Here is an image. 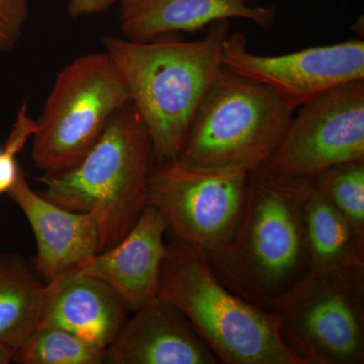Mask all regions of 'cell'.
<instances>
[{
    "mask_svg": "<svg viewBox=\"0 0 364 364\" xmlns=\"http://www.w3.org/2000/svg\"><path fill=\"white\" fill-rule=\"evenodd\" d=\"M36 131L37 122L28 116V105L23 104L16 114L4 148L0 149V195L7 193L16 182L21 169L16 163V155L23 149Z\"/></svg>",
    "mask_w": 364,
    "mask_h": 364,
    "instance_id": "obj_20",
    "label": "cell"
},
{
    "mask_svg": "<svg viewBox=\"0 0 364 364\" xmlns=\"http://www.w3.org/2000/svg\"><path fill=\"white\" fill-rule=\"evenodd\" d=\"M107 350L55 327H37L16 349L18 364H102Z\"/></svg>",
    "mask_w": 364,
    "mask_h": 364,
    "instance_id": "obj_18",
    "label": "cell"
},
{
    "mask_svg": "<svg viewBox=\"0 0 364 364\" xmlns=\"http://www.w3.org/2000/svg\"><path fill=\"white\" fill-rule=\"evenodd\" d=\"M152 159L149 133L131 102L112 117L77 165L43 177L40 195L67 210L92 215L104 251L130 232L147 207Z\"/></svg>",
    "mask_w": 364,
    "mask_h": 364,
    "instance_id": "obj_3",
    "label": "cell"
},
{
    "mask_svg": "<svg viewBox=\"0 0 364 364\" xmlns=\"http://www.w3.org/2000/svg\"><path fill=\"white\" fill-rule=\"evenodd\" d=\"M158 163L148 179L147 205L161 214L167 231L203 253L224 246L240 221L250 171Z\"/></svg>",
    "mask_w": 364,
    "mask_h": 364,
    "instance_id": "obj_8",
    "label": "cell"
},
{
    "mask_svg": "<svg viewBox=\"0 0 364 364\" xmlns=\"http://www.w3.org/2000/svg\"><path fill=\"white\" fill-rule=\"evenodd\" d=\"M121 0H69L68 13L73 18L104 13Z\"/></svg>",
    "mask_w": 364,
    "mask_h": 364,
    "instance_id": "obj_22",
    "label": "cell"
},
{
    "mask_svg": "<svg viewBox=\"0 0 364 364\" xmlns=\"http://www.w3.org/2000/svg\"><path fill=\"white\" fill-rule=\"evenodd\" d=\"M7 195L32 227L38 246L32 267L46 284L102 252L97 220L90 214L67 210L36 193L23 170Z\"/></svg>",
    "mask_w": 364,
    "mask_h": 364,
    "instance_id": "obj_11",
    "label": "cell"
},
{
    "mask_svg": "<svg viewBox=\"0 0 364 364\" xmlns=\"http://www.w3.org/2000/svg\"><path fill=\"white\" fill-rule=\"evenodd\" d=\"M28 14V0H0V54L18 42Z\"/></svg>",
    "mask_w": 364,
    "mask_h": 364,
    "instance_id": "obj_21",
    "label": "cell"
},
{
    "mask_svg": "<svg viewBox=\"0 0 364 364\" xmlns=\"http://www.w3.org/2000/svg\"><path fill=\"white\" fill-rule=\"evenodd\" d=\"M222 63L227 70L264 86L294 112L337 86L364 80V42L351 40L264 56L249 51L244 36L234 33L223 45Z\"/></svg>",
    "mask_w": 364,
    "mask_h": 364,
    "instance_id": "obj_10",
    "label": "cell"
},
{
    "mask_svg": "<svg viewBox=\"0 0 364 364\" xmlns=\"http://www.w3.org/2000/svg\"><path fill=\"white\" fill-rule=\"evenodd\" d=\"M130 93L107 52L72 60L59 72L33 134L32 159L45 176L77 165Z\"/></svg>",
    "mask_w": 364,
    "mask_h": 364,
    "instance_id": "obj_6",
    "label": "cell"
},
{
    "mask_svg": "<svg viewBox=\"0 0 364 364\" xmlns=\"http://www.w3.org/2000/svg\"><path fill=\"white\" fill-rule=\"evenodd\" d=\"M133 313L107 349L105 363H220L186 316L160 294Z\"/></svg>",
    "mask_w": 364,
    "mask_h": 364,
    "instance_id": "obj_12",
    "label": "cell"
},
{
    "mask_svg": "<svg viewBox=\"0 0 364 364\" xmlns=\"http://www.w3.org/2000/svg\"><path fill=\"white\" fill-rule=\"evenodd\" d=\"M313 181L352 227L364 235V160L333 166Z\"/></svg>",
    "mask_w": 364,
    "mask_h": 364,
    "instance_id": "obj_19",
    "label": "cell"
},
{
    "mask_svg": "<svg viewBox=\"0 0 364 364\" xmlns=\"http://www.w3.org/2000/svg\"><path fill=\"white\" fill-rule=\"evenodd\" d=\"M130 309L109 284L73 269L46 284L38 327H55L107 350Z\"/></svg>",
    "mask_w": 364,
    "mask_h": 364,
    "instance_id": "obj_14",
    "label": "cell"
},
{
    "mask_svg": "<svg viewBox=\"0 0 364 364\" xmlns=\"http://www.w3.org/2000/svg\"><path fill=\"white\" fill-rule=\"evenodd\" d=\"M293 114L267 87L223 66L193 117L177 160L193 168L251 171L272 156Z\"/></svg>",
    "mask_w": 364,
    "mask_h": 364,
    "instance_id": "obj_5",
    "label": "cell"
},
{
    "mask_svg": "<svg viewBox=\"0 0 364 364\" xmlns=\"http://www.w3.org/2000/svg\"><path fill=\"white\" fill-rule=\"evenodd\" d=\"M267 310L303 364L364 363V268L309 270Z\"/></svg>",
    "mask_w": 364,
    "mask_h": 364,
    "instance_id": "obj_7",
    "label": "cell"
},
{
    "mask_svg": "<svg viewBox=\"0 0 364 364\" xmlns=\"http://www.w3.org/2000/svg\"><path fill=\"white\" fill-rule=\"evenodd\" d=\"M46 282L18 254H0V341L18 349L38 327Z\"/></svg>",
    "mask_w": 364,
    "mask_h": 364,
    "instance_id": "obj_17",
    "label": "cell"
},
{
    "mask_svg": "<svg viewBox=\"0 0 364 364\" xmlns=\"http://www.w3.org/2000/svg\"><path fill=\"white\" fill-rule=\"evenodd\" d=\"M16 349L6 342L0 341V364H9L13 361Z\"/></svg>",
    "mask_w": 364,
    "mask_h": 364,
    "instance_id": "obj_23",
    "label": "cell"
},
{
    "mask_svg": "<svg viewBox=\"0 0 364 364\" xmlns=\"http://www.w3.org/2000/svg\"><path fill=\"white\" fill-rule=\"evenodd\" d=\"M160 296L186 316L219 363L303 364L282 341L274 314L230 291L191 244H167Z\"/></svg>",
    "mask_w": 364,
    "mask_h": 364,
    "instance_id": "obj_4",
    "label": "cell"
},
{
    "mask_svg": "<svg viewBox=\"0 0 364 364\" xmlns=\"http://www.w3.org/2000/svg\"><path fill=\"white\" fill-rule=\"evenodd\" d=\"M356 160H364V80L337 86L299 107L264 164L279 176L313 181Z\"/></svg>",
    "mask_w": 364,
    "mask_h": 364,
    "instance_id": "obj_9",
    "label": "cell"
},
{
    "mask_svg": "<svg viewBox=\"0 0 364 364\" xmlns=\"http://www.w3.org/2000/svg\"><path fill=\"white\" fill-rule=\"evenodd\" d=\"M272 7L251 0H121L119 23L127 39L150 41L165 33L193 32L230 18H243L272 28Z\"/></svg>",
    "mask_w": 364,
    "mask_h": 364,
    "instance_id": "obj_15",
    "label": "cell"
},
{
    "mask_svg": "<svg viewBox=\"0 0 364 364\" xmlns=\"http://www.w3.org/2000/svg\"><path fill=\"white\" fill-rule=\"evenodd\" d=\"M167 224L147 205L130 232L116 245L91 256L75 268L114 289L131 312L160 294V272L167 252Z\"/></svg>",
    "mask_w": 364,
    "mask_h": 364,
    "instance_id": "obj_13",
    "label": "cell"
},
{
    "mask_svg": "<svg viewBox=\"0 0 364 364\" xmlns=\"http://www.w3.org/2000/svg\"><path fill=\"white\" fill-rule=\"evenodd\" d=\"M309 270L344 272L364 268V235L317 188L309 184L304 200Z\"/></svg>",
    "mask_w": 364,
    "mask_h": 364,
    "instance_id": "obj_16",
    "label": "cell"
},
{
    "mask_svg": "<svg viewBox=\"0 0 364 364\" xmlns=\"http://www.w3.org/2000/svg\"><path fill=\"white\" fill-rule=\"evenodd\" d=\"M311 181L279 176L265 164L251 170L233 236L205 253L230 291L265 310L309 272L304 200Z\"/></svg>",
    "mask_w": 364,
    "mask_h": 364,
    "instance_id": "obj_1",
    "label": "cell"
},
{
    "mask_svg": "<svg viewBox=\"0 0 364 364\" xmlns=\"http://www.w3.org/2000/svg\"><path fill=\"white\" fill-rule=\"evenodd\" d=\"M227 21L203 39L182 42L107 38L105 51L121 73L158 162L177 159L200 102L222 70Z\"/></svg>",
    "mask_w": 364,
    "mask_h": 364,
    "instance_id": "obj_2",
    "label": "cell"
}]
</instances>
